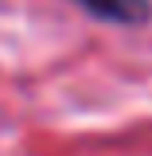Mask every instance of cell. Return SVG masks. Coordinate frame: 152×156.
Segmentation results:
<instances>
[{
	"label": "cell",
	"mask_w": 152,
	"mask_h": 156,
	"mask_svg": "<svg viewBox=\"0 0 152 156\" xmlns=\"http://www.w3.org/2000/svg\"><path fill=\"white\" fill-rule=\"evenodd\" d=\"M78 4L86 12H94L97 20H113V23H136L148 12L144 0H78Z\"/></svg>",
	"instance_id": "6da1fadb"
}]
</instances>
